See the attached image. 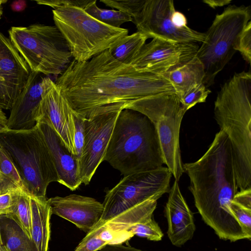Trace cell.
<instances>
[{"mask_svg":"<svg viewBox=\"0 0 251 251\" xmlns=\"http://www.w3.org/2000/svg\"><path fill=\"white\" fill-rule=\"evenodd\" d=\"M55 83L74 111L85 119L135 110L144 98L176 93L162 75L119 62L109 49L87 61L73 60Z\"/></svg>","mask_w":251,"mask_h":251,"instance_id":"1","label":"cell"},{"mask_svg":"<svg viewBox=\"0 0 251 251\" xmlns=\"http://www.w3.org/2000/svg\"><path fill=\"white\" fill-rule=\"evenodd\" d=\"M183 168L190 178L189 188L195 206L205 223L221 239H248L229 210L238 185L226 134L220 130L206 152L196 161L183 164Z\"/></svg>","mask_w":251,"mask_h":251,"instance_id":"2","label":"cell"},{"mask_svg":"<svg viewBox=\"0 0 251 251\" xmlns=\"http://www.w3.org/2000/svg\"><path fill=\"white\" fill-rule=\"evenodd\" d=\"M251 73L234 75L218 92L214 116L228 137L240 191L251 188Z\"/></svg>","mask_w":251,"mask_h":251,"instance_id":"3","label":"cell"},{"mask_svg":"<svg viewBox=\"0 0 251 251\" xmlns=\"http://www.w3.org/2000/svg\"><path fill=\"white\" fill-rule=\"evenodd\" d=\"M104 160L124 176L163 167L164 162L158 137L148 117L134 110H121Z\"/></svg>","mask_w":251,"mask_h":251,"instance_id":"4","label":"cell"},{"mask_svg":"<svg viewBox=\"0 0 251 251\" xmlns=\"http://www.w3.org/2000/svg\"><path fill=\"white\" fill-rule=\"evenodd\" d=\"M0 146L17 168L25 190L37 198H46L49 184L59 181L58 174L45 140L36 125L25 130L0 133Z\"/></svg>","mask_w":251,"mask_h":251,"instance_id":"5","label":"cell"},{"mask_svg":"<svg viewBox=\"0 0 251 251\" xmlns=\"http://www.w3.org/2000/svg\"><path fill=\"white\" fill-rule=\"evenodd\" d=\"M55 25L66 40L74 60L85 62L108 50L128 35L127 29L105 25L83 8L62 6L52 10Z\"/></svg>","mask_w":251,"mask_h":251,"instance_id":"6","label":"cell"},{"mask_svg":"<svg viewBox=\"0 0 251 251\" xmlns=\"http://www.w3.org/2000/svg\"><path fill=\"white\" fill-rule=\"evenodd\" d=\"M9 38L30 71L47 75H61L70 63L68 44L54 25L12 26Z\"/></svg>","mask_w":251,"mask_h":251,"instance_id":"7","label":"cell"},{"mask_svg":"<svg viewBox=\"0 0 251 251\" xmlns=\"http://www.w3.org/2000/svg\"><path fill=\"white\" fill-rule=\"evenodd\" d=\"M251 18V7L245 5H230L216 15L196 54L204 67L206 87L214 83L216 76L237 51L238 40Z\"/></svg>","mask_w":251,"mask_h":251,"instance_id":"8","label":"cell"},{"mask_svg":"<svg viewBox=\"0 0 251 251\" xmlns=\"http://www.w3.org/2000/svg\"><path fill=\"white\" fill-rule=\"evenodd\" d=\"M136 111L146 116L157 132L164 162L176 181L184 172L179 146L183 117L187 111L176 93L153 95L142 99Z\"/></svg>","mask_w":251,"mask_h":251,"instance_id":"9","label":"cell"},{"mask_svg":"<svg viewBox=\"0 0 251 251\" xmlns=\"http://www.w3.org/2000/svg\"><path fill=\"white\" fill-rule=\"evenodd\" d=\"M118 9L130 16L138 31L148 38L202 43L206 38L205 33L174 24L172 15L176 10L172 0H122L118 4Z\"/></svg>","mask_w":251,"mask_h":251,"instance_id":"10","label":"cell"},{"mask_svg":"<svg viewBox=\"0 0 251 251\" xmlns=\"http://www.w3.org/2000/svg\"><path fill=\"white\" fill-rule=\"evenodd\" d=\"M172 176L170 170L163 166L124 176L114 187L105 191L103 212L100 221L108 220L147 200H157L169 193Z\"/></svg>","mask_w":251,"mask_h":251,"instance_id":"11","label":"cell"},{"mask_svg":"<svg viewBox=\"0 0 251 251\" xmlns=\"http://www.w3.org/2000/svg\"><path fill=\"white\" fill-rule=\"evenodd\" d=\"M157 201H144L108 220L100 221L79 243L74 251H96L107 245L122 244L133 236V225L152 218Z\"/></svg>","mask_w":251,"mask_h":251,"instance_id":"12","label":"cell"},{"mask_svg":"<svg viewBox=\"0 0 251 251\" xmlns=\"http://www.w3.org/2000/svg\"><path fill=\"white\" fill-rule=\"evenodd\" d=\"M121 111L99 115L85 120L82 153L78 160L81 183L88 184L104 158L116 121Z\"/></svg>","mask_w":251,"mask_h":251,"instance_id":"13","label":"cell"},{"mask_svg":"<svg viewBox=\"0 0 251 251\" xmlns=\"http://www.w3.org/2000/svg\"><path fill=\"white\" fill-rule=\"evenodd\" d=\"M145 44L130 65L143 71L161 75L193 58L199 46L195 43H177L154 38Z\"/></svg>","mask_w":251,"mask_h":251,"instance_id":"14","label":"cell"},{"mask_svg":"<svg viewBox=\"0 0 251 251\" xmlns=\"http://www.w3.org/2000/svg\"><path fill=\"white\" fill-rule=\"evenodd\" d=\"M74 112L55 83L50 78L44 77L37 123H45L53 128L69 151L75 155Z\"/></svg>","mask_w":251,"mask_h":251,"instance_id":"15","label":"cell"},{"mask_svg":"<svg viewBox=\"0 0 251 251\" xmlns=\"http://www.w3.org/2000/svg\"><path fill=\"white\" fill-rule=\"evenodd\" d=\"M30 72L9 38L0 32V108L11 109Z\"/></svg>","mask_w":251,"mask_h":251,"instance_id":"16","label":"cell"},{"mask_svg":"<svg viewBox=\"0 0 251 251\" xmlns=\"http://www.w3.org/2000/svg\"><path fill=\"white\" fill-rule=\"evenodd\" d=\"M51 214L74 224L87 233L99 222L103 212L102 203L96 199L76 194L48 199Z\"/></svg>","mask_w":251,"mask_h":251,"instance_id":"17","label":"cell"},{"mask_svg":"<svg viewBox=\"0 0 251 251\" xmlns=\"http://www.w3.org/2000/svg\"><path fill=\"white\" fill-rule=\"evenodd\" d=\"M41 75L30 71L24 88L10 110L7 123L8 130H28L36 125L43 91L44 77Z\"/></svg>","mask_w":251,"mask_h":251,"instance_id":"18","label":"cell"},{"mask_svg":"<svg viewBox=\"0 0 251 251\" xmlns=\"http://www.w3.org/2000/svg\"><path fill=\"white\" fill-rule=\"evenodd\" d=\"M165 214L168 237L173 245L179 247L192 238L196 230L193 214L176 180L169 192Z\"/></svg>","mask_w":251,"mask_h":251,"instance_id":"19","label":"cell"},{"mask_svg":"<svg viewBox=\"0 0 251 251\" xmlns=\"http://www.w3.org/2000/svg\"><path fill=\"white\" fill-rule=\"evenodd\" d=\"M48 147L59 178L58 182L72 191L81 184L78 172V160L66 148L55 131L43 123L36 124Z\"/></svg>","mask_w":251,"mask_h":251,"instance_id":"20","label":"cell"},{"mask_svg":"<svg viewBox=\"0 0 251 251\" xmlns=\"http://www.w3.org/2000/svg\"><path fill=\"white\" fill-rule=\"evenodd\" d=\"M174 87L179 100L191 90L203 83L204 67L195 55L187 62L161 75Z\"/></svg>","mask_w":251,"mask_h":251,"instance_id":"21","label":"cell"},{"mask_svg":"<svg viewBox=\"0 0 251 251\" xmlns=\"http://www.w3.org/2000/svg\"><path fill=\"white\" fill-rule=\"evenodd\" d=\"M31 240L37 251H48L50 235V207L46 198L31 195Z\"/></svg>","mask_w":251,"mask_h":251,"instance_id":"22","label":"cell"},{"mask_svg":"<svg viewBox=\"0 0 251 251\" xmlns=\"http://www.w3.org/2000/svg\"><path fill=\"white\" fill-rule=\"evenodd\" d=\"M0 233L1 244L10 251H37L32 240L7 215L0 216Z\"/></svg>","mask_w":251,"mask_h":251,"instance_id":"23","label":"cell"},{"mask_svg":"<svg viewBox=\"0 0 251 251\" xmlns=\"http://www.w3.org/2000/svg\"><path fill=\"white\" fill-rule=\"evenodd\" d=\"M147 39L145 35L137 31L126 36L109 50L117 61L124 64L130 65Z\"/></svg>","mask_w":251,"mask_h":251,"instance_id":"24","label":"cell"},{"mask_svg":"<svg viewBox=\"0 0 251 251\" xmlns=\"http://www.w3.org/2000/svg\"><path fill=\"white\" fill-rule=\"evenodd\" d=\"M96 3L97 0H91L83 9L99 21L117 28L121 27L125 23L132 22L131 17L127 14L119 10L100 8Z\"/></svg>","mask_w":251,"mask_h":251,"instance_id":"25","label":"cell"},{"mask_svg":"<svg viewBox=\"0 0 251 251\" xmlns=\"http://www.w3.org/2000/svg\"><path fill=\"white\" fill-rule=\"evenodd\" d=\"M7 216L12 218L31 239V195L21 190L17 204L13 212Z\"/></svg>","mask_w":251,"mask_h":251,"instance_id":"26","label":"cell"},{"mask_svg":"<svg viewBox=\"0 0 251 251\" xmlns=\"http://www.w3.org/2000/svg\"><path fill=\"white\" fill-rule=\"evenodd\" d=\"M129 232L133 236L136 235L154 241L161 240L163 236L161 228L152 218L133 225Z\"/></svg>","mask_w":251,"mask_h":251,"instance_id":"27","label":"cell"},{"mask_svg":"<svg viewBox=\"0 0 251 251\" xmlns=\"http://www.w3.org/2000/svg\"><path fill=\"white\" fill-rule=\"evenodd\" d=\"M0 174L16 187L25 190L22 178L13 162L0 146Z\"/></svg>","mask_w":251,"mask_h":251,"instance_id":"28","label":"cell"},{"mask_svg":"<svg viewBox=\"0 0 251 251\" xmlns=\"http://www.w3.org/2000/svg\"><path fill=\"white\" fill-rule=\"evenodd\" d=\"M21 190L14 184L0 188V216L10 215L13 212Z\"/></svg>","mask_w":251,"mask_h":251,"instance_id":"29","label":"cell"},{"mask_svg":"<svg viewBox=\"0 0 251 251\" xmlns=\"http://www.w3.org/2000/svg\"><path fill=\"white\" fill-rule=\"evenodd\" d=\"M229 210L248 237V239L251 240V209L242 206L232 201L229 205Z\"/></svg>","mask_w":251,"mask_h":251,"instance_id":"30","label":"cell"},{"mask_svg":"<svg viewBox=\"0 0 251 251\" xmlns=\"http://www.w3.org/2000/svg\"><path fill=\"white\" fill-rule=\"evenodd\" d=\"M211 91L206 87L203 83L196 87L188 93L180 101L187 111L199 103L204 102Z\"/></svg>","mask_w":251,"mask_h":251,"instance_id":"31","label":"cell"},{"mask_svg":"<svg viewBox=\"0 0 251 251\" xmlns=\"http://www.w3.org/2000/svg\"><path fill=\"white\" fill-rule=\"evenodd\" d=\"M75 124L74 146L75 155L79 160L83 148L85 137V118L74 112Z\"/></svg>","mask_w":251,"mask_h":251,"instance_id":"32","label":"cell"},{"mask_svg":"<svg viewBox=\"0 0 251 251\" xmlns=\"http://www.w3.org/2000/svg\"><path fill=\"white\" fill-rule=\"evenodd\" d=\"M243 59L250 64L251 62V22L250 21L240 35L236 47Z\"/></svg>","mask_w":251,"mask_h":251,"instance_id":"33","label":"cell"},{"mask_svg":"<svg viewBox=\"0 0 251 251\" xmlns=\"http://www.w3.org/2000/svg\"><path fill=\"white\" fill-rule=\"evenodd\" d=\"M90 0H37L35 1L39 5H44L50 6L53 9L57 7L73 5L83 9L90 2Z\"/></svg>","mask_w":251,"mask_h":251,"instance_id":"34","label":"cell"},{"mask_svg":"<svg viewBox=\"0 0 251 251\" xmlns=\"http://www.w3.org/2000/svg\"><path fill=\"white\" fill-rule=\"evenodd\" d=\"M232 201L242 206L251 209V188L238 192Z\"/></svg>","mask_w":251,"mask_h":251,"instance_id":"35","label":"cell"},{"mask_svg":"<svg viewBox=\"0 0 251 251\" xmlns=\"http://www.w3.org/2000/svg\"><path fill=\"white\" fill-rule=\"evenodd\" d=\"M96 251H145L122 244L107 245Z\"/></svg>","mask_w":251,"mask_h":251,"instance_id":"36","label":"cell"},{"mask_svg":"<svg viewBox=\"0 0 251 251\" xmlns=\"http://www.w3.org/2000/svg\"><path fill=\"white\" fill-rule=\"evenodd\" d=\"M172 20L174 24L178 27L187 26V19L185 15L182 13L175 11L172 15Z\"/></svg>","mask_w":251,"mask_h":251,"instance_id":"37","label":"cell"},{"mask_svg":"<svg viewBox=\"0 0 251 251\" xmlns=\"http://www.w3.org/2000/svg\"><path fill=\"white\" fill-rule=\"evenodd\" d=\"M10 7L13 11L22 12L26 7V2L24 0H15L11 3Z\"/></svg>","mask_w":251,"mask_h":251,"instance_id":"38","label":"cell"},{"mask_svg":"<svg viewBox=\"0 0 251 251\" xmlns=\"http://www.w3.org/2000/svg\"><path fill=\"white\" fill-rule=\"evenodd\" d=\"M210 7L215 8L217 7L227 5L231 2V0H204L202 1Z\"/></svg>","mask_w":251,"mask_h":251,"instance_id":"39","label":"cell"},{"mask_svg":"<svg viewBox=\"0 0 251 251\" xmlns=\"http://www.w3.org/2000/svg\"><path fill=\"white\" fill-rule=\"evenodd\" d=\"M7 123V118L2 109L0 108V133L8 129Z\"/></svg>","mask_w":251,"mask_h":251,"instance_id":"40","label":"cell"},{"mask_svg":"<svg viewBox=\"0 0 251 251\" xmlns=\"http://www.w3.org/2000/svg\"><path fill=\"white\" fill-rule=\"evenodd\" d=\"M13 184L8 179L0 174V188Z\"/></svg>","mask_w":251,"mask_h":251,"instance_id":"41","label":"cell"},{"mask_svg":"<svg viewBox=\"0 0 251 251\" xmlns=\"http://www.w3.org/2000/svg\"><path fill=\"white\" fill-rule=\"evenodd\" d=\"M0 251H10L8 249H7L5 246L1 244L0 245Z\"/></svg>","mask_w":251,"mask_h":251,"instance_id":"42","label":"cell"},{"mask_svg":"<svg viewBox=\"0 0 251 251\" xmlns=\"http://www.w3.org/2000/svg\"><path fill=\"white\" fill-rule=\"evenodd\" d=\"M7 2L6 0H0V9H2V5Z\"/></svg>","mask_w":251,"mask_h":251,"instance_id":"43","label":"cell"},{"mask_svg":"<svg viewBox=\"0 0 251 251\" xmlns=\"http://www.w3.org/2000/svg\"><path fill=\"white\" fill-rule=\"evenodd\" d=\"M2 15V9H0V19H1Z\"/></svg>","mask_w":251,"mask_h":251,"instance_id":"44","label":"cell"},{"mask_svg":"<svg viewBox=\"0 0 251 251\" xmlns=\"http://www.w3.org/2000/svg\"><path fill=\"white\" fill-rule=\"evenodd\" d=\"M1 244V239H0V245Z\"/></svg>","mask_w":251,"mask_h":251,"instance_id":"45","label":"cell"}]
</instances>
